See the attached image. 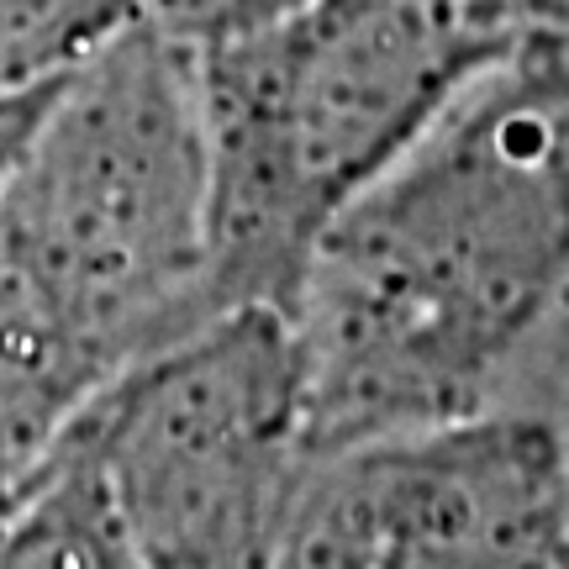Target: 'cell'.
Here are the masks:
<instances>
[{
    "mask_svg": "<svg viewBox=\"0 0 569 569\" xmlns=\"http://www.w3.org/2000/svg\"><path fill=\"white\" fill-rule=\"evenodd\" d=\"M69 438L148 569H269L311 465L290 322L238 306L127 369Z\"/></svg>",
    "mask_w": 569,
    "mask_h": 569,
    "instance_id": "277c9868",
    "label": "cell"
},
{
    "mask_svg": "<svg viewBox=\"0 0 569 569\" xmlns=\"http://www.w3.org/2000/svg\"><path fill=\"white\" fill-rule=\"evenodd\" d=\"M507 48L453 0H311L196 48L227 311H284L311 248Z\"/></svg>",
    "mask_w": 569,
    "mask_h": 569,
    "instance_id": "3957f363",
    "label": "cell"
},
{
    "mask_svg": "<svg viewBox=\"0 0 569 569\" xmlns=\"http://www.w3.org/2000/svg\"><path fill=\"white\" fill-rule=\"evenodd\" d=\"M132 27L138 0H0V101L63 84Z\"/></svg>",
    "mask_w": 569,
    "mask_h": 569,
    "instance_id": "52a82bcc",
    "label": "cell"
},
{
    "mask_svg": "<svg viewBox=\"0 0 569 569\" xmlns=\"http://www.w3.org/2000/svg\"><path fill=\"white\" fill-rule=\"evenodd\" d=\"M284 322L311 459L501 407L565 411L569 42L496 48L317 238Z\"/></svg>",
    "mask_w": 569,
    "mask_h": 569,
    "instance_id": "6da1fadb",
    "label": "cell"
},
{
    "mask_svg": "<svg viewBox=\"0 0 569 569\" xmlns=\"http://www.w3.org/2000/svg\"><path fill=\"white\" fill-rule=\"evenodd\" d=\"M565 427H569V343H565Z\"/></svg>",
    "mask_w": 569,
    "mask_h": 569,
    "instance_id": "30bf717a",
    "label": "cell"
},
{
    "mask_svg": "<svg viewBox=\"0 0 569 569\" xmlns=\"http://www.w3.org/2000/svg\"><path fill=\"white\" fill-rule=\"evenodd\" d=\"M269 569H569V427L501 407L317 453Z\"/></svg>",
    "mask_w": 569,
    "mask_h": 569,
    "instance_id": "5b68a950",
    "label": "cell"
},
{
    "mask_svg": "<svg viewBox=\"0 0 569 569\" xmlns=\"http://www.w3.org/2000/svg\"><path fill=\"white\" fill-rule=\"evenodd\" d=\"M138 6L148 27L201 48V42L232 38V32H248L259 21L284 17L296 6H311V0H138Z\"/></svg>",
    "mask_w": 569,
    "mask_h": 569,
    "instance_id": "ba28073f",
    "label": "cell"
},
{
    "mask_svg": "<svg viewBox=\"0 0 569 569\" xmlns=\"http://www.w3.org/2000/svg\"><path fill=\"white\" fill-rule=\"evenodd\" d=\"M222 311L196 48L142 21L48 90L0 180V496Z\"/></svg>",
    "mask_w": 569,
    "mask_h": 569,
    "instance_id": "7a4b0ae2",
    "label": "cell"
},
{
    "mask_svg": "<svg viewBox=\"0 0 569 569\" xmlns=\"http://www.w3.org/2000/svg\"><path fill=\"white\" fill-rule=\"evenodd\" d=\"M0 569H148L69 432L0 496Z\"/></svg>",
    "mask_w": 569,
    "mask_h": 569,
    "instance_id": "8992f818",
    "label": "cell"
},
{
    "mask_svg": "<svg viewBox=\"0 0 569 569\" xmlns=\"http://www.w3.org/2000/svg\"><path fill=\"white\" fill-rule=\"evenodd\" d=\"M42 101H48V90H42V96H21V101H0V180H6V169H11V159H17L21 138H27L32 122H38Z\"/></svg>",
    "mask_w": 569,
    "mask_h": 569,
    "instance_id": "9c48e42d",
    "label": "cell"
}]
</instances>
